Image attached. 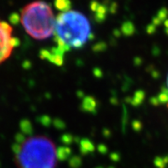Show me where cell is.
I'll list each match as a JSON object with an SVG mask.
<instances>
[{"label":"cell","instance_id":"obj_31","mask_svg":"<svg viewBox=\"0 0 168 168\" xmlns=\"http://www.w3.org/2000/svg\"><path fill=\"white\" fill-rule=\"evenodd\" d=\"M149 102H150V104L153 105V106H157L160 105V101H159L157 96H153V97L150 98Z\"/></svg>","mask_w":168,"mask_h":168},{"label":"cell","instance_id":"obj_39","mask_svg":"<svg viewBox=\"0 0 168 168\" xmlns=\"http://www.w3.org/2000/svg\"><path fill=\"white\" fill-rule=\"evenodd\" d=\"M165 32L166 33V34L168 35V28H165Z\"/></svg>","mask_w":168,"mask_h":168},{"label":"cell","instance_id":"obj_7","mask_svg":"<svg viewBox=\"0 0 168 168\" xmlns=\"http://www.w3.org/2000/svg\"><path fill=\"white\" fill-rule=\"evenodd\" d=\"M145 99V93L143 90H139L136 91L134 93V95L133 97H127L125 99V101L127 103H130L131 105H132L133 106H139L143 102Z\"/></svg>","mask_w":168,"mask_h":168},{"label":"cell","instance_id":"obj_26","mask_svg":"<svg viewBox=\"0 0 168 168\" xmlns=\"http://www.w3.org/2000/svg\"><path fill=\"white\" fill-rule=\"evenodd\" d=\"M100 4H101V3H99L98 1H96V0H93V1H91L90 5H89V6H90V10L94 13V12L97 10L98 8H99Z\"/></svg>","mask_w":168,"mask_h":168},{"label":"cell","instance_id":"obj_14","mask_svg":"<svg viewBox=\"0 0 168 168\" xmlns=\"http://www.w3.org/2000/svg\"><path fill=\"white\" fill-rule=\"evenodd\" d=\"M69 165L71 168H80L82 165V160L80 156L74 155L69 160Z\"/></svg>","mask_w":168,"mask_h":168},{"label":"cell","instance_id":"obj_3","mask_svg":"<svg viewBox=\"0 0 168 168\" xmlns=\"http://www.w3.org/2000/svg\"><path fill=\"white\" fill-rule=\"evenodd\" d=\"M18 168H56L57 156L52 141L44 136L29 138L16 155Z\"/></svg>","mask_w":168,"mask_h":168},{"label":"cell","instance_id":"obj_42","mask_svg":"<svg viewBox=\"0 0 168 168\" xmlns=\"http://www.w3.org/2000/svg\"><path fill=\"white\" fill-rule=\"evenodd\" d=\"M97 168H102V167H97Z\"/></svg>","mask_w":168,"mask_h":168},{"label":"cell","instance_id":"obj_10","mask_svg":"<svg viewBox=\"0 0 168 168\" xmlns=\"http://www.w3.org/2000/svg\"><path fill=\"white\" fill-rule=\"evenodd\" d=\"M19 126H20V130L22 132V134H24L25 136H33L34 127H33L32 123L28 119H27V118L22 119L20 121V124H19Z\"/></svg>","mask_w":168,"mask_h":168},{"label":"cell","instance_id":"obj_6","mask_svg":"<svg viewBox=\"0 0 168 168\" xmlns=\"http://www.w3.org/2000/svg\"><path fill=\"white\" fill-rule=\"evenodd\" d=\"M79 149L80 153L82 155H87L93 153L95 150V146L93 143V141H91L87 138H82L81 141H79Z\"/></svg>","mask_w":168,"mask_h":168},{"label":"cell","instance_id":"obj_21","mask_svg":"<svg viewBox=\"0 0 168 168\" xmlns=\"http://www.w3.org/2000/svg\"><path fill=\"white\" fill-rule=\"evenodd\" d=\"M9 21H10V22L14 26H17L18 24L20 23L21 22V17L20 15L17 12H13V13H11L10 15V17H9Z\"/></svg>","mask_w":168,"mask_h":168},{"label":"cell","instance_id":"obj_8","mask_svg":"<svg viewBox=\"0 0 168 168\" xmlns=\"http://www.w3.org/2000/svg\"><path fill=\"white\" fill-rule=\"evenodd\" d=\"M109 12L107 7L106 6L105 4H100V6L97 9V10L94 13V20L98 23H102L104 22L105 20L106 19L107 14Z\"/></svg>","mask_w":168,"mask_h":168},{"label":"cell","instance_id":"obj_25","mask_svg":"<svg viewBox=\"0 0 168 168\" xmlns=\"http://www.w3.org/2000/svg\"><path fill=\"white\" fill-rule=\"evenodd\" d=\"M11 148H12V151H13L14 154L16 155H17L21 153L22 147L20 144H18V143L16 142V143H14V144L11 146Z\"/></svg>","mask_w":168,"mask_h":168},{"label":"cell","instance_id":"obj_19","mask_svg":"<svg viewBox=\"0 0 168 168\" xmlns=\"http://www.w3.org/2000/svg\"><path fill=\"white\" fill-rule=\"evenodd\" d=\"M106 49H107V45L104 41H99L95 45H94V47H93V51L96 53L103 52Z\"/></svg>","mask_w":168,"mask_h":168},{"label":"cell","instance_id":"obj_20","mask_svg":"<svg viewBox=\"0 0 168 168\" xmlns=\"http://www.w3.org/2000/svg\"><path fill=\"white\" fill-rule=\"evenodd\" d=\"M52 125L57 131H64L66 129V124L60 118H55L52 120Z\"/></svg>","mask_w":168,"mask_h":168},{"label":"cell","instance_id":"obj_41","mask_svg":"<svg viewBox=\"0 0 168 168\" xmlns=\"http://www.w3.org/2000/svg\"><path fill=\"white\" fill-rule=\"evenodd\" d=\"M167 88H168V77H167Z\"/></svg>","mask_w":168,"mask_h":168},{"label":"cell","instance_id":"obj_32","mask_svg":"<svg viewBox=\"0 0 168 168\" xmlns=\"http://www.w3.org/2000/svg\"><path fill=\"white\" fill-rule=\"evenodd\" d=\"M22 67L25 69V70H28V69H30L32 67V64H31L30 61L28 60H25L22 63Z\"/></svg>","mask_w":168,"mask_h":168},{"label":"cell","instance_id":"obj_27","mask_svg":"<svg viewBox=\"0 0 168 168\" xmlns=\"http://www.w3.org/2000/svg\"><path fill=\"white\" fill-rule=\"evenodd\" d=\"M120 158H121V156L120 155L117 153V152H113V153H111V155H110V159H111V161H112L113 162H118L120 161Z\"/></svg>","mask_w":168,"mask_h":168},{"label":"cell","instance_id":"obj_15","mask_svg":"<svg viewBox=\"0 0 168 168\" xmlns=\"http://www.w3.org/2000/svg\"><path fill=\"white\" fill-rule=\"evenodd\" d=\"M37 122L41 125H43L44 127H49L51 126V125H52V120L50 116H48V115L39 116L37 118Z\"/></svg>","mask_w":168,"mask_h":168},{"label":"cell","instance_id":"obj_1","mask_svg":"<svg viewBox=\"0 0 168 168\" xmlns=\"http://www.w3.org/2000/svg\"><path fill=\"white\" fill-rule=\"evenodd\" d=\"M90 23L83 14L77 10L59 13L56 17L54 41L58 46L71 50L81 48L89 41Z\"/></svg>","mask_w":168,"mask_h":168},{"label":"cell","instance_id":"obj_28","mask_svg":"<svg viewBox=\"0 0 168 168\" xmlns=\"http://www.w3.org/2000/svg\"><path fill=\"white\" fill-rule=\"evenodd\" d=\"M93 74L95 77L101 78L103 77V71L100 68H94L93 70Z\"/></svg>","mask_w":168,"mask_h":168},{"label":"cell","instance_id":"obj_30","mask_svg":"<svg viewBox=\"0 0 168 168\" xmlns=\"http://www.w3.org/2000/svg\"><path fill=\"white\" fill-rule=\"evenodd\" d=\"M156 29H157V27L155 25H154L153 23L149 24V25H148V27H147V33L148 34H155V32H156Z\"/></svg>","mask_w":168,"mask_h":168},{"label":"cell","instance_id":"obj_16","mask_svg":"<svg viewBox=\"0 0 168 168\" xmlns=\"http://www.w3.org/2000/svg\"><path fill=\"white\" fill-rule=\"evenodd\" d=\"M159 101L160 104H168V88L163 87L161 88V92L158 94Z\"/></svg>","mask_w":168,"mask_h":168},{"label":"cell","instance_id":"obj_12","mask_svg":"<svg viewBox=\"0 0 168 168\" xmlns=\"http://www.w3.org/2000/svg\"><path fill=\"white\" fill-rule=\"evenodd\" d=\"M54 6L57 10L63 13L71 10L72 3L71 0H54Z\"/></svg>","mask_w":168,"mask_h":168},{"label":"cell","instance_id":"obj_29","mask_svg":"<svg viewBox=\"0 0 168 168\" xmlns=\"http://www.w3.org/2000/svg\"><path fill=\"white\" fill-rule=\"evenodd\" d=\"M20 44H21V41L18 38L13 37L10 39V46H11L12 48H13V47H19V46H20Z\"/></svg>","mask_w":168,"mask_h":168},{"label":"cell","instance_id":"obj_18","mask_svg":"<svg viewBox=\"0 0 168 168\" xmlns=\"http://www.w3.org/2000/svg\"><path fill=\"white\" fill-rule=\"evenodd\" d=\"M156 18H158L159 20L162 23H164V22L166 20H167L168 18V10L166 8V7H163L161 10H159L156 16H155Z\"/></svg>","mask_w":168,"mask_h":168},{"label":"cell","instance_id":"obj_9","mask_svg":"<svg viewBox=\"0 0 168 168\" xmlns=\"http://www.w3.org/2000/svg\"><path fill=\"white\" fill-rule=\"evenodd\" d=\"M71 149L67 146H61L56 150V156L58 161H65L71 159Z\"/></svg>","mask_w":168,"mask_h":168},{"label":"cell","instance_id":"obj_37","mask_svg":"<svg viewBox=\"0 0 168 168\" xmlns=\"http://www.w3.org/2000/svg\"><path fill=\"white\" fill-rule=\"evenodd\" d=\"M77 96L79 98H82V99H83V98L85 97V96H84L83 93H82H82H81L80 91H78V92H77Z\"/></svg>","mask_w":168,"mask_h":168},{"label":"cell","instance_id":"obj_2","mask_svg":"<svg viewBox=\"0 0 168 168\" xmlns=\"http://www.w3.org/2000/svg\"><path fill=\"white\" fill-rule=\"evenodd\" d=\"M21 22L27 34L36 40H45L55 32L56 18L49 4L35 1L22 10Z\"/></svg>","mask_w":168,"mask_h":168},{"label":"cell","instance_id":"obj_23","mask_svg":"<svg viewBox=\"0 0 168 168\" xmlns=\"http://www.w3.org/2000/svg\"><path fill=\"white\" fill-rule=\"evenodd\" d=\"M131 126L133 128V130L135 131H136V132L141 131L142 127H143L142 123L141 121H139V120H134V121L132 122V124H131Z\"/></svg>","mask_w":168,"mask_h":168},{"label":"cell","instance_id":"obj_5","mask_svg":"<svg viewBox=\"0 0 168 168\" xmlns=\"http://www.w3.org/2000/svg\"><path fill=\"white\" fill-rule=\"evenodd\" d=\"M81 110L85 112L95 114L97 111V102L93 96L87 95L82 99L81 105Z\"/></svg>","mask_w":168,"mask_h":168},{"label":"cell","instance_id":"obj_13","mask_svg":"<svg viewBox=\"0 0 168 168\" xmlns=\"http://www.w3.org/2000/svg\"><path fill=\"white\" fill-rule=\"evenodd\" d=\"M154 164H155V167L166 168V165L168 164V156H165V157L157 156V157H155V160H154Z\"/></svg>","mask_w":168,"mask_h":168},{"label":"cell","instance_id":"obj_34","mask_svg":"<svg viewBox=\"0 0 168 168\" xmlns=\"http://www.w3.org/2000/svg\"><path fill=\"white\" fill-rule=\"evenodd\" d=\"M135 65H136V66H139V65H141V63H142V60H141V58H140V57H136L135 58Z\"/></svg>","mask_w":168,"mask_h":168},{"label":"cell","instance_id":"obj_36","mask_svg":"<svg viewBox=\"0 0 168 168\" xmlns=\"http://www.w3.org/2000/svg\"><path fill=\"white\" fill-rule=\"evenodd\" d=\"M151 74H152V76H153V77L155 78V79L160 77V73H159L157 71H154L153 72H152Z\"/></svg>","mask_w":168,"mask_h":168},{"label":"cell","instance_id":"obj_17","mask_svg":"<svg viewBox=\"0 0 168 168\" xmlns=\"http://www.w3.org/2000/svg\"><path fill=\"white\" fill-rule=\"evenodd\" d=\"M75 140H76V138L71 134H68V133L63 134L60 137V141L65 146H67V145L69 146V145L72 144L75 141Z\"/></svg>","mask_w":168,"mask_h":168},{"label":"cell","instance_id":"obj_35","mask_svg":"<svg viewBox=\"0 0 168 168\" xmlns=\"http://www.w3.org/2000/svg\"><path fill=\"white\" fill-rule=\"evenodd\" d=\"M113 34H114L116 37H120V36L122 35L121 30H118V29H115V30L113 31Z\"/></svg>","mask_w":168,"mask_h":168},{"label":"cell","instance_id":"obj_4","mask_svg":"<svg viewBox=\"0 0 168 168\" xmlns=\"http://www.w3.org/2000/svg\"><path fill=\"white\" fill-rule=\"evenodd\" d=\"M70 50L66 47L57 45V47H52L50 50L42 49L40 51V57L41 59L49 61L57 66H61L64 64V53Z\"/></svg>","mask_w":168,"mask_h":168},{"label":"cell","instance_id":"obj_11","mask_svg":"<svg viewBox=\"0 0 168 168\" xmlns=\"http://www.w3.org/2000/svg\"><path fill=\"white\" fill-rule=\"evenodd\" d=\"M136 29L134 23L131 21H126L122 24L121 33L123 35H125L126 37L132 36L133 34H136Z\"/></svg>","mask_w":168,"mask_h":168},{"label":"cell","instance_id":"obj_22","mask_svg":"<svg viewBox=\"0 0 168 168\" xmlns=\"http://www.w3.org/2000/svg\"><path fill=\"white\" fill-rule=\"evenodd\" d=\"M15 140H16V142H17V143L20 145L24 144L25 141H27L25 135L22 134V133H17V134L16 135V136H15Z\"/></svg>","mask_w":168,"mask_h":168},{"label":"cell","instance_id":"obj_38","mask_svg":"<svg viewBox=\"0 0 168 168\" xmlns=\"http://www.w3.org/2000/svg\"><path fill=\"white\" fill-rule=\"evenodd\" d=\"M164 26H165V28H168V19L164 22Z\"/></svg>","mask_w":168,"mask_h":168},{"label":"cell","instance_id":"obj_33","mask_svg":"<svg viewBox=\"0 0 168 168\" xmlns=\"http://www.w3.org/2000/svg\"><path fill=\"white\" fill-rule=\"evenodd\" d=\"M102 133H103V135H104V136L106 138H108L111 136V131L107 130V129H105Z\"/></svg>","mask_w":168,"mask_h":168},{"label":"cell","instance_id":"obj_24","mask_svg":"<svg viewBox=\"0 0 168 168\" xmlns=\"http://www.w3.org/2000/svg\"><path fill=\"white\" fill-rule=\"evenodd\" d=\"M97 150L99 151V153H100V154H101V155H106V154H107L108 153L107 146H106V145L103 144V143H101V144L98 145Z\"/></svg>","mask_w":168,"mask_h":168},{"label":"cell","instance_id":"obj_40","mask_svg":"<svg viewBox=\"0 0 168 168\" xmlns=\"http://www.w3.org/2000/svg\"><path fill=\"white\" fill-rule=\"evenodd\" d=\"M108 168H115V167H114V166H109Z\"/></svg>","mask_w":168,"mask_h":168}]
</instances>
